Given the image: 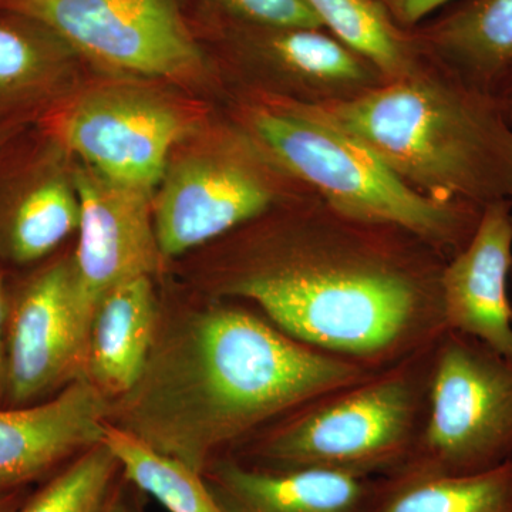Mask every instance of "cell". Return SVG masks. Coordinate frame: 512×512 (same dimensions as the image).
Returning a JSON list of instances; mask_svg holds the SVG:
<instances>
[{
  "label": "cell",
  "mask_w": 512,
  "mask_h": 512,
  "mask_svg": "<svg viewBox=\"0 0 512 512\" xmlns=\"http://www.w3.org/2000/svg\"><path fill=\"white\" fill-rule=\"evenodd\" d=\"M413 32L429 59L474 89L501 100L512 86V0H460Z\"/></svg>",
  "instance_id": "obj_16"
},
{
  "label": "cell",
  "mask_w": 512,
  "mask_h": 512,
  "mask_svg": "<svg viewBox=\"0 0 512 512\" xmlns=\"http://www.w3.org/2000/svg\"><path fill=\"white\" fill-rule=\"evenodd\" d=\"M87 338L70 258L60 259L9 298L3 376L8 406L40 402L82 377Z\"/></svg>",
  "instance_id": "obj_9"
},
{
  "label": "cell",
  "mask_w": 512,
  "mask_h": 512,
  "mask_svg": "<svg viewBox=\"0 0 512 512\" xmlns=\"http://www.w3.org/2000/svg\"><path fill=\"white\" fill-rule=\"evenodd\" d=\"M13 134H15V128L12 126H0V150L8 143Z\"/></svg>",
  "instance_id": "obj_29"
},
{
  "label": "cell",
  "mask_w": 512,
  "mask_h": 512,
  "mask_svg": "<svg viewBox=\"0 0 512 512\" xmlns=\"http://www.w3.org/2000/svg\"><path fill=\"white\" fill-rule=\"evenodd\" d=\"M512 460V357L447 330L437 340L423 426L387 477H463Z\"/></svg>",
  "instance_id": "obj_6"
},
{
  "label": "cell",
  "mask_w": 512,
  "mask_h": 512,
  "mask_svg": "<svg viewBox=\"0 0 512 512\" xmlns=\"http://www.w3.org/2000/svg\"><path fill=\"white\" fill-rule=\"evenodd\" d=\"M116 72L183 80L205 67L177 0H0Z\"/></svg>",
  "instance_id": "obj_7"
},
{
  "label": "cell",
  "mask_w": 512,
  "mask_h": 512,
  "mask_svg": "<svg viewBox=\"0 0 512 512\" xmlns=\"http://www.w3.org/2000/svg\"><path fill=\"white\" fill-rule=\"evenodd\" d=\"M9 296L0 276V397H3V376H5L6 319H8Z\"/></svg>",
  "instance_id": "obj_26"
},
{
  "label": "cell",
  "mask_w": 512,
  "mask_h": 512,
  "mask_svg": "<svg viewBox=\"0 0 512 512\" xmlns=\"http://www.w3.org/2000/svg\"><path fill=\"white\" fill-rule=\"evenodd\" d=\"M453 2L456 0H389L387 9L400 26L413 29L431 13Z\"/></svg>",
  "instance_id": "obj_25"
},
{
  "label": "cell",
  "mask_w": 512,
  "mask_h": 512,
  "mask_svg": "<svg viewBox=\"0 0 512 512\" xmlns=\"http://www.w3.org/2000/svg\"><path fill=\"white\" fill-rule=\"evenodd\" d=\"M103 441L119 460L124 480L153 497L168 512H227L202 474L180 461L157 453L113 424L107 426Z\"/></svg>",
  "instance_id": "obj_22"
},
{
  "label": "cell",
  "mask_w": 512,
  "mask_h": 512,
  "mask_svg": "<svg viewBox=\"0 0 512 512\" xmlns=\"http://www.w3.org/2000/svg\"><path fill=\"white\" fill-rule=\"evenodd\" d=\"M249 126L276 163L349 220L403 229L447 259L466 248L480 224L484 207L420 194L360 141L296 101L255 107Z\"/></svg>",
  "instance_id": "obj_5"
},
{
  "label": "cell",
  "mask_w": 512,
  "mask_h": 512,
  "mask_svg": "<svg viewBox=\"0 0 512 512\" xmlns=\"http://www.w3.org/2000/svg\"><path fill=\"white\" fill-rule=\"evenodd\" d=\"M512 201L484 207L473 238L441 274L447 330L463 333L512 357Z\"/></svg>",
  "instance_id": "obj_13"
},
{
  "label": "cell",
  "mask_w": 512,
  "mask_h": 512,
  "mask_svg": "<svg viewBox=\"0 0 512 512\" xmlns=\"http://www.w3.org/2000/svg\"><path fill=\"white\" fill-rule=\"evenodd\" d=\"M73 53L46 26L0 9V104L29 103L45 96Z\"/></svg>",
  "instance_id": "obj_21"
},
{
  "label": "cell",
  "mask_w": 512,
  "mask_h": 512,
  "mask_svg": "<svg viewBox=\"0 0 512 512\" xmlns=\"http://www.w3.org/2000/svg\"><path fill=\"white\" fill-rule=\"evenodd\" d=\"M111 399L79 377L52 399L0 409V494L45 481L103 443Z\"/></svg>",
  "instance_id": "obj_12"
},
{
  "label": "cell",
  "mask_w": 512,
  "mask_h": 512,
  "mask_svg": "<svg viewBox=\"0 0 512 512\" xmlns=\"http://www.w3.org/2000/svg\"><path fill=\"white\" fill-rule=\"evenodd\" d=\"M104 512H133V505L128 501L126 491H124V483L117 485Z\"/></svg>",
  "instance_id": "obj_28"
},
{
  "label": "cell",
  "mask_w": 512,
  "mask_h": 512,
  "mask_svg": "<svg viewBox=\"0 0 512 512\" xmlns=\"http://www.w3.org/2000/svg\"><path fill=\"white\" fill-rule=\"evenodd\" d=\"M501 101H503L505 110H507V113H508V117H510V119H511V116H512V86L510 87V89L507 90V93L504 94L503 99H501Z\"/></svg>",
  "instance_id": "obj_30"
},
{
  "label": "cell",
  "mask_w": 512,
  "mask_h": 512,
  "mask_svg": "<svg viewBox=\"0 0 512 512\" xmlns=\"http://www.w3.org/2000/svg\"><path fill=\"white\" fill-rule=\"evenodd\" d=\"M382 2L384 3V5L387 6V3H389V0H382Z\"/></svg>",
  "instance_id": "obj_32"
},
{
  "label": "cell",
  "mask_w": 512,
  "mask_h": 512,
  "mask_svg": "<svg viewBox=\"0 0 512 512\" xmlns=\"http://www.w3.org/2000/svg\"><path fill=\"white\" fill-rule=\"evenodd\" d=\"M370 512H512V460L463 477H379Z\"/></svg>",
  "instance_id": "obj_20"
},
{
  "label": "cell",
  "mask_w": 512,
  "mask_h": 512,
  "mask_svg": "<svg viewBox=\"0 0 512 512\" xmlns=\"http://www.w3.org/2000/svg\"><path fill=\"white\" fill-rule=\"evenodd\" d=\"M192 114L137 84L93 87L53 111L46 128L56 143L101 177L153 191L171 148L190 131Z\"/></svg>",
  "instance_id": "obj_8"
},
{
  "label": "cell",
  "mask_w": 512,
  "mask_h": 512,
  "mask_svg": "<svg viewBox=\"0 0 512 512\" xmlns=\"http://www.w3.org/2000/svg\"><path fill=\"white\" fill-rule=\"evenodd\" d=\"M323 28L365 57L384 79L409 76L426 62L413 29L400 26L382 0H308Z\"/></svg>",
  "instance_id": "obj_19"
},
{
  "label": "cell",
  "mask_w": 512,
  "mask_h": 512,
  "mask_svg": "<svg viewBox=\"0 0 512 512\" xmlns=\"http://www.w3.org/2000/svg\"><path fill=\"white\" fill-rule=\"evenodd\" d=\"M377 370L313 348L231 299L160 308L146 366L110 424L197 473L274 421Z\"/></svg>",
  "instance_id": "obj_2"
},
{
  "label": "cell",
  "mask_w": 512,
  "mask_h": 512,
  "mask_svg": "<svg viewBox=\"0 0 512 512\" xmlns=\"http://www.w3.org/2000/svg\"><path fill=\"white\" fill-rule=\"evenodd\" d=\"M299 104L420 194L480 207L512 201V123L503 101L429 57L409 76L350 99Z\"/></svg>",
  "instance_id": "obj_3"
},
{
  "label": "cell",
  "mask_w": 512,
  "mask_h": 512,
  "mask_svg": "<svg viewBox=\"0 0 512 512\" xmlns=\"http://www.w3.org/2000/svg\"><path fill=\"white\" fill-rule=\"evenodd\" d=\"M72 175L80 222L70 265L77 308L90 332L101 299L130 279L153 276L164 258L154 229L151 191L113 183L84 164Z\"/></svg>",
  "instance_id": "obj_11"
},
{
  "label": "cell",
  "mask_w": 512,
  "mask_h": 512,
  "mask_svg": "<svg viewBox=\"0 0 512 512\" xmlns=\"http://www.w3.org/2000/svg\"><path fill=\"white\" fill-rule=\"evenodd\" d=\"M437 340L362 382L303 404L227 456L264 470L392 476L423 426Z\"/></svg>",
  "instance_id": "obj_4"
},
{
  "label": "cell",
  "mask_w": 512,
  "mask_h": 512,
  "mask_svg": "<svg viewBox=\"0 0 512 512\" xmlns=\"http://www.w3.org/2000/svg\"><path fill=\"white\" fill-rule=\"evenodd\" d=\"M448 259L409 232L349 220L318 197L225 256L212 298L251 303L276 328L380 370L447 332Z\"/></svg>",
  "instance_id": "obj_1"
},
{
  "label": "cell",
  "mask_w": 512,
  "mask_h": 512,
  "mask_svg": "<svg viewBox=\"0 0 512 512\" xmlns=\"http://www.w3.org/2000/svg\"><path fill=\"white\" fill-rule=\"evenodd\" d=\"M154 198V229L164 259L177 258L272 210L268 178L235 151L195 153L168 165Z\"/></svg>",
  "instance_id": "obj_10"
},
{
  "label": "cell",
  "mask_w": 512,
  "mask_h": 512,
  "mask_svg": "<svg viewBox=\"0 0 512 512\" xmlns=\"http://www.w3.org/2000/svg\"><path fill=\"white\" fill-rule=\"evenodd\" d=\"M237 25L325 29L308 0H210Z\"/></svg>",
  "instance_id": "obj_24"
},
{
  "label": "cell",
  "mask_w": 512,
  "mask_h": 512,
  "mask_svg": "<svg viewBox=\"0 0 512 512\" xmlns=\"http://www.w3.org/2000/svg\"><path fill=\"white\" fill-rule=\"evenodd\" d=\"M79 222L73 175L53 161L30 164L0 192V256L18 265L46 258Z\"/></svg>",
  "instance_id": "obj_18"
},
{
  "label": "cell",
  "mask_w": 512,
  "mask_h": 512,
  "mask_svg": "<svg viewBox=\"0 0 512 512\" xmlns=\"http://www.w3.org/2000/svg\"><path fill=\"white\" fill-rule=\"evenodd\" d=\"M205 484L227 512H370L377 478L320 470H264L231 456L212 461Z\"/></svg>",
  "instance_id": "obj_15"
},
{
  "label": "cell",
  "mask_w": 512,
  "mask_h": 512,
  "mask_svg": "<svg viewBox=\"0 0 512 512\" xmlns=\"http://www.w3.org/2000/svg\"><path fill=\"white\" fill-rule=\"evenodd\" d=\"M28 495V488L0 494V512H18Z\"/></svg>",
  "instance_id": "obj_27"
},
{
  "label": "cell",
  "mask_w": 512,
  "mask_h": 512,
  "mask_svg": "<svg viewBox=\"0 0 512 512\" xmlns=\"http://www.w3.org/2000/svg\"><path fill=\"white\" fill-rule=\"evenodd\" d=\"M158 318L153 276L111 289L94 311L82 377L111 400L127 393L146 366Z\"/></svg>",
  "instance_id": "obj_17"
},
{
  "label": "cell",
  "mask_w": 512,
  "mask_h": 512,
  "mask_svg": "<svg viewBox=\"0 0 512 512\" xmlns=\"http://www.w3.org/2000/svg\"><path fill=\"white\" fill-rule=\"evenodd\" d=\"M133 512H144V510L141 507L136 508V505H133Z\"/></svg>",
  "instance_id": "obj_31"
},
{
  "label": "cell",
  "mask_w": 512,
  "mask_h": 512,
  "mask_svg": "<svg viewBox=\"0 0 512 512\" xmlns=\"http://www.w3.org/2000/svg\"><path fill=\"white\" fill-rule=\"evenodd\" d=\"M510 282H511V285H512V271H511V276H510Z\"/></svg>",
  "instance_id": "obj_33"
},
{
  "label": "cell",
  "mask_w": 512,
  "mask_h": 512,
  "mask_svg": "<svg viewBox=\"0 0 512 512\" xmlns=\"http://www.w3.org/2000/svg\"><path fill=\"white\" fill-rule=\"evenodd\" d=\"M510 120H511V123H512V116H511V119H510Z\"/></svg>",
  "instance_id": "obj_34"
},
{
  "label": "cell",
  "mask_w": 512,
  "mask_h": 512,
  "mask_svg": "<svg viewBox=\"0 0 512 512\" xmlns=\"http://www.w3.org/2000/svg\"><path fill=\"white\" fill-rule=\"evenodd\" d=\"M231 39L245 55L296 84L305 96L299 103L346 100L387 82L369 60L326 29L259 28L231 23Z\"/></svg>",
  "instance_id": "obj_14"
},
{
  "label": "cell",
  "mask_w": 512,
  "mask_h": 512,
  "mask_svg": "<svg viewBox=\"0 0 512 512\" xmlns=\"http://www.w3.org/2000/svg\"><path fill=\"white\" fill-rule=\"evenodd\" d=\"M119 478V460L103 441L47 477L18 512H104Z\"/></svg>",
  "instance_id": "obj_23"
}]
</instances>
